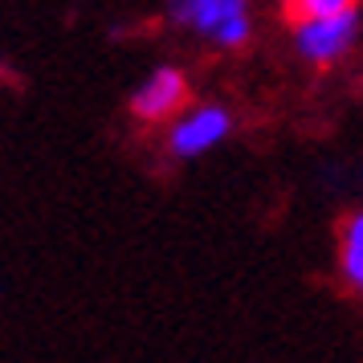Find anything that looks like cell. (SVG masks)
<instances>
[{"mask_svg": "<svg viewBox=\"0 0 363 363\" xmlns=\"http://www.w3.org/2000/svg\"><path fill=\"white\" fill-rule=\"evenodd\" d=\"M192 102V90H188V78H184L180 69H155L143 90L131 99V115L139 123H167V118H176Z\"/></svg>", "mask_w": 363, "mask_h": 363, "instance_id": "6da1fadb", "label": "cell"}, {"mask_svg": "<svg viewBox=\"0 0 363 363\" xmlns=\"http://www.w3.org/2000/svg\"><path fill=\"white\" fill-rule=\"evenodd\" d=\"M355 29H359L355 13L327 17V21H311V25L298 29V50H302V57H311V62H318V66H327V62H335L339 53H347V45L355 41Z\"/></svg>", "mask_w": 363, "mask_h": 363, "instance_id": "7a4b0ae2", "label": "cell"}, {"mask_svg": "<svg viewBox=\"0 0 363 363\" xmlns=\"http://www.w3.org/2000/svg\"><path fill=\"white\" fill-rule=\"evenodd\" d=\"M225 131H229V115L220 106H204L172 131V155H196V151L213 147Z\"/></svg>", "mask_w": 363, "mask_h": 363, "instance_id": "3957f363", "label": "cell"}, {"mask_svg": "<svg viewBox=\"0 0 363 363\" xmlns=\"http://www.w3.org/2000/svg\"><path fill=\"white\" fill-rule=\"evenodd\" d=\"M245 13V0H176V21L213 37L229 17Z\"/></svg>", "mask_w": 363, "mask_h": 363, "instance_id": "277c9868", "label": "cell"}, {"mask_svg": "<svg viewBox=\"0 0 363 363\" xmlns=\"http://www.w3.org/2000/svg\"><path fill=\"white\" fill-rule=\"evenodd\" d=\"M339 257L347 281L363 294V213H347L339 225Z\"/></svg>", "mask_w": 363, "mask_h": 363, "instance_id": "5b68a950", "label": "cell"}, {"mask_svg": "<svg viewBox=\"0 0 363 363\" xmlns=\"http://www.w3.org/2000/svg\"><path fill=\"white\" fill-rule=\"evenodd\" d=\"M359 0H281V17L286 25H311V21H327V17H343V13H355Z\"/></svg>", "mask_w": 363, "mask_h": 363, "instance_id": "8992f818", "label": "cell"}, {"mask_svg": "<svg viewBox=\"0 0 363 363\" xmlns=\"http://www.w3.org/2000/svg\"><path fill=\"white\" fill-rule=\"evenodd\" d=\"M213 37L220 41V45H225V50H237V45H245V37H249V21H245V13H241V17H229Z\"/></svg>", "mask_w": 363, "mask_h": 363, "instance_id": "52a82bcc", "label": "cell"}]
</instances>
